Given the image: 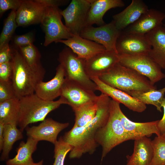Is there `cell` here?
I'll list each match as a JSON object with an SVG mask.
<instances>
[{
	"mask_svg": "<svg viewBox=\"0 0 165 165\" xmlns=\"http://www.w3.org/2000/svg\"><path fill=\"white\" fill-rule=\"evenodd\" d=\"M111 100L109 97L101 93L98 97L96 113L92 121L83 126H73L62 137L64 141L72 147L70 159L79 158L83 154H92L95 151L98 145L96 134L108 120Z\"/></svg>",
	"mask_w": 165,
	"mask_h": 165,
	"instance_id": "1",
	"label": "cell"
},
{
	"mask_svg": "<svg viewBox=\"0 0 165 165\" xmlns=\"http://www.w3.org/2000/svg\"><path fill=\"white\" fill-rule=\"evenodd\" d=\"M98 78L105 84L127 93L156 89L147 78L119 62Z\"/></svg>",
	"mask_w": 165,
	"mask_h": 165,
	"instance_id": "2",
	"label": "cell"
},
{
	"mask_svg": "<svg viewBox=\"0 0 165 165\" xmlns=\"http://www.w3.org/2000/svg\"><path fill=\"white\" fill-rule=\"evenodd\" d=\"M11 48L13 70L11 81L16 97L20 99L35 93L37 84L43 81L46 71L33 70L27 63L17 48Z\"/></svg>",
	"mask_w": 165,
	"mask_h": 165,
	"instance_id": "3",
	"label": "cell"
},
{
	"mask_svg": "<svg viewBox=\"0 0 165 165\" xmlns=\"http://www.w3.org/2000/svg\"><path fill=\"white\" fill-rule=\"evenodd\" d=\"M20 110L17 126L22 132L32 123L42 121L50 112L62 104H66L60 97L57 101L44 100L35 93L19 99Z\"/></svg>",
	"mask_w": 165,
	"mask_h": 165,
	"instance_id": "4",
	"label": "cell"
},
{
	"mask_svg": "<svg viewBox=\"0 0 165 165\" xmlns=\"http://www.w3.org/2000/svg\"><path fill=\"white\" fill-rule=\"evenodd\" d=\"M95 139L102 147L101 161L114 148L130 139L118 115L116 101L111 99L108 120L97 132Z\"/></svg>",
	"mask_w": 165,
	"mask_h": 165,
	"instance_id": "5",
	"label": "cell"
},
{
	"mask_svg": "<svg viewBox=\"0 0 165 165\" xmlns=\"http://www.w3.org/2000/svg\"><path fill=\"white\" fill-rule=\"evenodd\" d=\"M58 60L64 69L66 79L94 92L97 90L96 85L85 71L84 60L79 57L70 49H63L59 54Z\"/></svg>",
	"mask_w": 165,
	"mask_h": 165,
	"instance_id": "6",
	"label": "cell"
},
{
	"mask_svg": "<svg viewBox=\"0 0 165 165\" xmlns=\"http://www.w3.org/2000/svg\"><path fill=\"white\" fill-rule=\"evenodd\" d=\"M61 10L58 6H47L40 23L45 34V46L74 35L62 22Z\"/></svg>",
	"mask_w": 165,
	"mask_h": 165,
	"instance_id": "7",
	"label": "cell"
},
{
	"mask_svg": "<svg viewBox=\"0 0 165 165\" xmlns=\"http://www.w3.org/2000/svg\"><path fill=\"white\" fill-rule=\"evenodd\" d=\"M119 56L121 64L145 76L154 85L165 78L161 68L148 54Z\"/></svg>",
	"mask_w": 165,
	"mask_h": 165,
	"instance_id": "8",
	"label": "cell"
},
{
	"mask_svg": "<svg viewBox=\"0 0 165 165\" xmlns=\"http://www.w3.org/2000/svg\"><path fill=\"white\" fill-rule=\"evenodd\" d=\"M93 0H72L61 13L65 26L73 35H80L86 26L89 11Z\"/></svg>",
	"mask_w": 165,
	"mask_h": 165,
	"instance_id": "9",
	"label": "cell"
},
{
	"mask_svg": "<svg viewBox=\"0 0 165 165\" xmlns=\"http://www.w3.org/2000/svg\"><path fill=\"white\" fill-rule=\"evenodd\" d=\"M121 31L117 28L112 20L108 23L98 27L86 26L80 36L103 46L107 50L113 51L117 53L116 43Z\"/></svg>",
	"mask_w": 165,
	"mask_h": 165,
	"instance_id": "10",
	"label": "cell"
},
{
	"mask_svg": "<svg viewBox=\"0 0 165 165\" xmlns=\"http://www.w3.org/2000/svg\"><path fill=\"white\" fill-rule=\"evenodd\" d=\"M151 46L145 35L122 31L116 43L119 55H134L148 54Z\"/></svg>",
	"mask_w": 165,
	"mask_h": 165,
	"instance_id": "11",
	"label": "cell"
},
{
	"mask_svg": "<svg viewBox=\"0 0 165 165\" xmlns=\"http://www.w3.org/2000/svg\"><path fill=\"white\" fill-rule=\"evenodd\" d=\"M94 92L79 84L65 79L61 96L72 110L85 104L96 101L98 98Z\"/></svg>",
	"mask_w": 165,
	"mask_h": 165,
	"instance_id": "12",
	"label": "cell"
},
{
	"mask_svg": "<svg viewBox=\"0 0 165 165\" xmlns=\"http://www.w3.org/2000/svg\"><path fill=\"white\" fill-rule=\"evenodd\" d=\"M116 107L122 124L130 140L144 136L149 137L153 134L157 136L160 135L157 126L159 120L143 123L133 122L124 115L120 103L116 101Z\"/></svg>",
	"mask_w": 165,
	"mask_h": 165,
	"instance_id": "13",
	"label": "cell"
},
{
	"mask_svg": "<svg viewBox=\"0 0 165 165\" xmlns=\"http://www.w3.org/2000/svg\"><path fill=\"white\" fill-rule=\"evenodd\" d=\"M119 55L113 51L106 50L84 60L85 71L90 79L98 77L119 62Z\"/></svg>",
	"mask_w": 165,
	"mask_h": 165,
	"instance_id": "14",
	"label": "cell"
},
{
	"mask_svg": "<svg viewBox=\"0 0 165 165\" xmlns=\"http://www.w3.org/2000/svg\"><path fill=\"white\" fill-rule=\"evenodd\" d=\"M47 7L41 0H22L16 11L17 26L40 23Z\"/></svg>",
	"mask_w": 165,
	"mask_h": 165,
	"instance_id": "15",
	"label": "cell"
},
{
	"mask_svg": "<svg viewBox=\"0 0 165 165\" xmlns=\"http://www.w3.org/2000/svg\"><path fill=\"white\" fill-rule=\"evenodd\" d=\"M69 125L68 123H61L48 118L37 126L27 127L25 129L28 137H31L38 142L46 141L54 145L57 141V138L59 133Z\"/></svg>",
	"mask_w": 165,
	"mask_h": 165,
	"instance_id": "16",
	"label": "cell"
},
{
	"mask_svg": "<svg viewBox=\"0 0 165 165\" xmlns=\"http://www.w3.org/2000/svg\"><path fill=\"white\" fill-rule=\"evenodd\" d=\"M91 79L96 85L97 90L120 104H122L130 110L142 112L146 109V105L126 92L105 84L98 77L92 78Z\"/></svg>",
	"mask_w": 165,
	"mask_h": 165,
	"instance_id": "17",
	"label": "cell"
},
{
	"mask_svg": "<svg viewBox=\"0 0 165 165\" xmlns=\"http://www.w3.org/2000/svg\"><path fill=\"white\" fill-rule=\"evenodd\" d=\"M165 14L154 9H149L135 22L123 31L128 33L145 35L156 28L163 26Z\"/></svg>",
	"mask_w": 165,
	"mask_h": 165,
	"instance_id": "18",
	"label": "cell"
},
{
	"mask_svg": "<svg viewBox=\"0 0 165 165\" xmlns=\"http://www.w3.org/2000/svg\"><path fill=\"white\" fill-rule=\"evenodd\" d=\"M65 80L64 70L60 64L56 68L54 77L48 81H42L38 83L36 87L35 93L44 100L54 101L55 99L60 96Z\"/></svg>",
	"mask_w": 165,
	"mask_h": 165,
	"instance_id": "19",
	"label": "cell"
},
{
	"mask_svg": "<svg viewBox=\"0 0 165 165\" xmlns=\"http://www.w3.org/2000/svg\"><path fill=\"white\" fill-rule=\"evenodd\" d=\"M149 9L142 0H132L130 4L120 12L112 16L117 28L122 31L137 21Z\"/></svg>",
	"mask_w": 165,
	"mask_h": 165,
	"instance_id": "20",
	"label": "cell"
},
{
	"mask_svg": "<svg viewBox=\"0 0 165 165\" xmlns=\"http://www.w3.org/2000/svg\"><path fill=\"white\" fill-rule=\"evenodd\" d=\"M64 44L77 56L86 60L95 54L107 50L103 46L91 40L83 38L80 35H74L72 37L61 40L56 43Z\"/></svg>",
	"mask_w": 165,
	"mask_h": 165,
	"instance_id": "21",
	"label": "cell"
},
{
	"mask_svg": "<svg viewBox=\"0 0 165 165\" xmlns=\"http://www.w3.org/2000/svg\"><path fill=\"white\" fill-rule=\"evenodd\" d=\"M134 140L133 152L127 156L126 165H151L154 153L152 140L145 136Z\"/></svg>",
	"mask_w": 165,
	"mask_h": 165,
	"instance_id": "22",
	"label": "cell"
},
{
	"mask_svg": "<svg viewBox=\"0 0 165 165\" xmlns=\"http://www.w3.org/2000/svg\"><path fill=\"white\" fill-rule=\"evenodd\" d=\"M125 6L121 0H93L89 11L86 26L96 24L101 26L105 23L103 16L109 10Z\"/></svg>",
	"mask_w": 165,
	"mask_h": 165,
	"instance_id": "23",
	"label": "cell"
},
{
	"mask_svg": "<svg viewBox=\"0 0 165 165\" xmlns=\"http://www.w3.org/2000/svg\"><path fill=\"white\" fill-rule=\"evenodd\" d=\"M145 35L151 46L148 55L161 68L165 69V29L163 26Z\"/></svg>",
	"mask_w": 165,
	"mask_h": 165,
	"instance_id": "24",
	"label": "cell"
},
{
	"mask_svg": "<svg viewBox=\"0 0 165 165\" xmlns=\"http://www.w3.org/2000/svg\"><path fill=\"white\" fill-rule=\"evenodd\" d=\"M38 141L28 137L26 142L22 141L17 149V154L13 158L8 159L6 165H29L34 163L32 154L36 150Z\"/></svg>",
	"mask_w": 165,
	"mask_h": 165,
	"instance_id": "25",
	"label": "cell"
},
{
	"mask_svg": "<svg viewBox=\"0 0 165 165\" xmlns=\"http://www.w3.org/2000/svg\"><path fill=\"white\" fill-rule=\"evenodd\" d=\"M165 87L159 90L156 89L145 91H133L127 94L145 105H154L161 112L163 105L165 103Z\"/></svg>",
	"mask_w": 165,
	"mask_h": 165,
	"instance_id": "26",
	"label": "cell"
},
{
	"mask_svg": "<svg viewBox=\"0 0 165 165\" xmlns=\"http://www.w3.org/2000/svg\"><path fill=\"white\" fill-rule=\"evenodd\" d=\"M20 110V100L17 98L0 102V122L17 126Z\"/></svg>",
	"mask_w": 165,
	"mask_h": 165,
	"instance_id": "27",
	"label": "cell"
},
{
	"mask_svg": "<svg viewBox=\"0 0 165 165\" xmlns=\"http://www.w3.org/2000/svg\"><path fill=\"white\" fill-rule=\"evenodd\" d=\"M17 125L11 124H4V141L1 161L8 159L10 152L14 144L18 140L23 138V132L17 127Z\"/></svg>",
	"mask_w": 165,
	"mask_h": 165,
	"instance_id": "28",
	"label": "cell"
},
{
	"mask_svg": "<svg viewBox=\"0 0 165 165\" xmlns=\"http://www.w3.org/2000/svg\"><path fill=\"white\" fill-rule=\"evenodd\" d=\"M97 101L89 102L73 110L75 116L74 126H83L92 121L97 111Z\"/></svg>",
	"mask_w": 165,
	"mask_h": 165,
	"instance_id": "29",
	"label": "cell"
},
{
	"mask_svg": "<svg viewBox=\"0 0 165 165\" xmlns=\"http://www.w3.org/2000/svg\"><path fill=\"white\" fill-rule=\"evenodd\" d=\"M17 48L27 63L32 69L37 71H46L41 63L40 53L33 44Z\"/></svg>",
	"mask_w": 165,
	"mask_h": 165,
	"instance_id": "30",
	"label": "cell"
},
{
	"mask_svg": "<svg viewBox=\"0 0 165 165\" xmlns=\"http://www.w3.org/2000/svg\"><path fill=\"white\" fill-rule=\"evenodd\" d=\"M16 11L12 10L4 21L0 35V48L5 44L9 43L18 27L16 21Z\"/></svg>",
	"mask_w": 165,
	"mask_h": 165,
	"instance_id": "31",
	"label": "cell"
},
{
	"mask_svg": "<svg viewBox=\"0 0 165 165\" xmlns=\"http://www.w3.org/2000/svg\"><path fill=\"white\" fill-rule=\"evenodd\" d=\"M152 142L154 153L151 165H165V135L156 136Z\"/></svg>",
	"mask_w": 165,
	"mask_h": 165,
	"instance_id": "32",
	"label": "cell"
},
{
	"mask_svg": "<svg viewBox=\"0 0 165 165\" xmlns=\"http://www.w3.org/2000/svg\"><path fill=\"white\" fill-rule=\"evenodd\" d=\"M54 145L55 160L53 165H64L66 156L71 150L72 147L64 141L62 137L59 138Z\"/></svg>",
	"mask_w": 165,
	"mask_h": 165,
	"instance_id": "33",
	"label": "cell"
},
{
	"mask_svg": "<svg viewBox=\"0 0 165 165\" xmlns=\"http://www.w3.org/2000/svg\"><path fill=\"white\" fill-rule=\"evenodd\" d=\"M17 98L11 80L0 81V102Z\"/></svg>",
	"mask_w": 165,
	"mask_h": 165,
	"instance_id": "34",
	"label": "cell"
},
{
	"mask_svg": "<svg viewBox=\"0 0 165 165\" xmlns=\"http://www.w3.org/2000/svg\"><path fill=\"white\" fill-rule=\"evenodd\" d=\"M34 41V34L31 31L24 35H16L13 38L15 47L17 48L33 44Z\"/></svg>",
	"mask_w": 165,
	"mask_h": 165,
	"instance_id": "35",
	"label": "cell"
},
{
	"mask_svg": "<svg viewBox=\"0 0 165 165\" xmlns=\"http://www.w3.org/2000/svg\"><path fill=\"white\" fill-rule=\"evenodd\" d=\"M22 0H0V16L8 10H17L20 6Z\"/></svg>",
	"mask_w": 165,
	"mask_h": 165,
	"instance_id": "36",
	"label": "cell"
},
{
	"mask_svg": "<svg viewBox=\"0 0 165 165\" xmlns=\"http://www.w3.org/2000/svg\"><path fill=\"white\" fill-rule=\"evenodd\" d=\"M11 60L0 64V81L11 80L13 75Z\"/></svg>",
	"mask_w": 165,
	"mask_h": 165,
	"instance_id": "37",
	"label": "cell"
},
{
	"mask_svg": "<svg viewBox=\"0 0 165 165\" xmlns=\"http://www.w3.org/2000/svg\"><path fill=\"white\" fill-rule=\"evenodd\" d=\"M12 58L11 47L9 43H6L0 48V64L10 61Z\"/></svg>",
	"mask_w": 165,
	"mask_h": 165,
	"instance_id": "38",
	"label": "cell"
},
{
	"mask_svg": "<svg viewBox=\"0 0 165 165\" xmlns=\"http://www.w3.org/2000/svg\"><path fill=\"white\" fill-rule=\"evenodd\" d=\"M163 114L162 118L159 120L157 126L160 135H165V103L163 105Z\"/></svg>",
	"mask_w": 165,
	"mask_h": 165,
	"instance_id": "39",
	"label": "cell"
},
{
	"mask_svg": "<svg viewBox=\"0 0 165 165\" xmlns=\"http://www.w3.org/2000/svg\"><path fill=\"white\" fill-rule=\"evenodd\" d=\"M4 124L0 122V150L2 151L4 141L3 129Z\"/></svg>",
	"mask_w": 165,
	"mask_h": 165,
	"instance_id": "40",
	"label": "cell"
},
{
	"mask_svg": "<svg viewBox=\"0 0 165 165\" xmlns=\"http://www.w3.org/2000/svg\"><path fill=\"white\" fill-rule=\"evenodd\" d=\"M29 165H43V160H42L37 163L34 162Z\"/></svg>",
	"mask_w": 165,
	"mask_h": 165,
	"instance_id": "41",
	"label": "cell"
},
{
	"mask_svg": "<svg viewBox=\"0 0 165 165\" xmlns=\"http://www.w3.org/2000/svg\"><path fill=\"white\" fill-rule=\"evenodd\" d=\"M163 27H164V29H165V24H163Z\"/></svg>",
	"mask_w": 165,
	"mask_h": 165,
	"instance_id": "42",
	"label": "cell"
}]
</instances>
